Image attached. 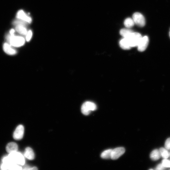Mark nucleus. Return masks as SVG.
I'll return each mask as SVG.
<instances>
[{"instance_id": "9", "label": "nucleus", "mask_w": 170, "mask_h": 170, "mask_svg": "<svg viewBox=\"0 0 170 170\" xmlns=\"http://www.w3.org/2000/svg\"><path fill=\"white\" fill-rule=\"evenodd\" d=\"M149 41L147 36L142 37L137 46L138 50L140 52L144 51L148 46Z\"/></svg>"}, {"instance_id": "25", "label": "nucleus", "mask_w": 170, "mask_h": 170, "mask_svg": "<svg viewBox=\"0 0 170 170\" xmlns=\"http://www.w3.org/2000/svg\"><path fill=\"white\" fill-rule=\"evenodd\" d=\"M37 168L36 167H30L29 170H37Z\"/></svg>"}, {"instance_id": "8", "label": "nucleus", "mask_w": 170, "mask_h": 170, "mask_svg": "<svg viewBox=\"0 0 170 170\" xmlns=\"http://www.w3.org/2000/svg\"><path fill=\"white\" fill-rule=\"evenodd\" d=\"M16 17L18 19L22 20L27 23H30L32 21L31 18L22 10H20L17 12Z\"/></svg>"}, {"instance_id": "10", "label": "nucleus", "mask_w": 170, "mask_h": 170, "mask_svg": "<svg viewBox=\"0 0 170 170\" xmlns=\"http://www.w3.org/2000/svg\"><path fill=\"white\" fill-rule=\"evenodd\" d=\"M4 51L7 54L14 55L17 53V51L8 42L4 43L3 45Z\"/></svg>"}, {"instance_id": "18", "label": "nucleus", "mask_w": 170, "mask_h": 170, "mask_svg": "<svg viewBox=\"0 0 170 170\" xmlns=\"http://www.w3.org/2000/svg\"><path fill=\"white\" fill-rule=\"evenodd\" d=\"M133 32L131 30L128 29H122L120 31V33L123 37H126Z\"/></svg>"}, {"instance_id": "19", "label": "nucleus", "mask_w": 170, "mask_h": 170, "mask_svg": "<svg viewBox=\"0 0 170 170\" xmlns=\"http://www.w3.org/2000/svg\"><path fill=\"white\" fill-rule=\"evenodd\" d=\"M159 151L161 156H162L164 159H167L169 156V153L166 149L161 148H160Z\"/></svg>"}, {"instance_id": "6", "label": "nucleus", "mask_w": 170, "mask_h": 170, "mask_svg": "<svg viewBox=\"0 0 170 170\" xmlns=\"http://www.w3.org/2000/svg\"><path fill=\"white\" fill-rule=\"evenodd\" d=\"M125 152V149L123 147H119L112 149L111 159L116 160L123 155Z\"/></svg>"}, {"instance_id": "16", "label": "nucleus", "mask_w": 170, "mask_h": 170, "mask_svg": "<svg viewBox=\"0 0 170 170\" xmlns=\"http://www.w3.org/2000/svg\"><path fill=\"white\" fill-rule=\"evenodd\" d=\"M112 150L111 149H109L103 151L100 155L101 157L105 159L111 158Z\"/></svg>"}, {"instance_id": "21", "label": "nucleus", "mask_w": 170, "mask_h": 170, "mask_svg": "<svg viewBox=\"0 0 170 170\" xmlns=\"http://www.w3.org/2000/svg\"><path fill=\"white\" fill-rule=\"evenodd\" d=\"M162 164L165 167H170V161L167 159L162 161Z\"/></svg>"}, {"instance_id": "20", "label": "nucleus", "mask_w": 170, "mask_h": 170, "mask_svg": "<svg viewBox=\"0 0 170 170\" xmlns=\"http://www.w3.org/2000/svg\"><path fill=\"white\" fill-rule=\"evenodd\" d=\"M32 36V32L31 30L28 31L26 35V40L27 42L29 41L31 39Z\"/></svg>"}, {"instance_id": "27", "label": "nucleus", "mask_w": 170, "mask_h": 170, "mask_svg": "<svg viewBox=\"0 0 170 170\" xmlns=\"http://www.w3.org/2000/svg\"></svg>"}, {"instance_id": "14", "label": "nucleus", "mask_w": 170, "mask_h": 170, "mask_svg": "<svg viewBox=\"0 0 170 170\" xmlns=\"http://www.w3.org/2000/svg\"><path fill=\"white\" fill-rule=\"evenodd\" d=\"M161 155L159 150L155 149L150 153V157L151 159L154 161L159 159L161 157Z\"/></svg>"}, {"instance_id": "1", "label": "nucleus", "mask_w": 170, "mask_h": 170, "mask_svg": "<svg viewBox=\"0 0 170 170\" xmlns=\"http://www.w3.org/2000/svg\"><path fill=\"white\" fill-rule=\"evenodd\" d=\"M6 39L12 47H19L23 46L25 42V38L19 36L12 35L10 34L6 36Z\"/></svg>"}, {"instance_id": "24", "label": "nucleus", "mask_w": 170, "mask_h": 170, "mask_svg": "<svg viewBox=\"0 0 170 170\" xmlns=\"http://www.w3.org/2000/svg\"><path fill=\"white\" fill-rule=\"evenodd\" d=\"M15 31V30L13 29H11L9 31V34L12 35H14Z\"/></svg>"}, {"instance_id": "22", "label": "nucleus", "mask_w": 170, "mask_h": 170, "mask_svg": "<svg viewBox=\"0 0 170 170\" xmlns=\"http://www.w3.org/2000/svg\"><path fill=\"white\" fill-rule=\"evenodd\" d=\"M165 146L167 150L170 149V138L167 139L165 142Z\"/></svg>"}, {"instance_id": "26", "label": "nucleus", "mask_w": 170, "mask_h": 170, "mask_svg": "<svg viewBox=\"0 0 170 170\" xmlns=\"http://www.w3.org/2000/svg\"><path fill=\"white\" fill-rule=\"evenodd\" d=\"M169 156H170V153H169Z\"/></svg>"}, {"instance_id": "4", "label": "nucleus", "mask_w": 170, "mask_h": 170, "mask_svg": "<svg viewBox=\"0 0 170 170\" xmlns=\"http://www.w3.org/2000/svg\"><path fill=\"white\" fill-rule=\"evenodd\" d=\"M97 106L95 104L90 101H86L82 105L81 108L82 112L84 115L89 114L91 111L96 110Z\"/></svg>"}, {"instance_id": "5", "label": "nucleus", "mask_w": 170, "mask_h": 170, "mask_svg": "<svg viewBox=\"0 0 170 170\" xmlns=\"http://www.w3.org/2000/svg\"><path fill=\"white\" fill-rule=\"evenodd\" d=\"M133 19L134 23L139 26L143 27L145 25V20L144 16L139 12H135L133 14Z\"/></svg>"}, {"instance_id": "11", "label": "nucleus", "mask_w": 170, "mask_h": 170, "mask_svg": "<svg viewBox=\"0 0 170 170\" xmlns=\"http://www.w3.org/2000/svg\"><path fill=\"white\" fill-rule=\"evenodd\" d=\"M6 150L9 153H12L17 151L18 149L17 144L15 143L11 142L8 143L6 146Z\"/></svg>"}, {"instance_id": "17", "label": "nucleus", "mask_w": 170, "mask_h": 170, "mask_svg": "<svg viewBox=\"0 0 170 170\" xmlns=\"http://www.w3.org/2000/svg\"><path fill=\"white\" fill-rule=\"evenodd\" d=\"M125 26L128 28H130L133 27L135 23L133 19L128 18L126 19L124 21Z\"/></svg>"}, {"instance_id": "2", "label": "nucleus", "mask_w": 170, "mask_h": 170, "mask_svg": "<svg viewBox=\"0 0 170 170\" xmlns=\"http://www.w3.org/2000/svg\"><path fill=\"white\" fill-rule=\"evenodd\" d=\"M142 37L141 35L139 33L133 32L127 37L124 38L127 39L131 48L137 46Z\"/></svg>"}, {"instance_id": "7", "label": "nucleus", "mask_w": 170, "mask_h": 170, "mask_svg": "<svg viewBox=\"0 0 170 170\" xmlns=\"http://www.w3.org/2000/svg\"><path fill=\"white\" fill-rule=\"evenodd\" d=\"M24 131L23 126L21 125H19L17 127L14 133L13 138L17 140L21 139L24 135Z\"/></svg>"}, {"instance_id": "23", "label": "nucleus", "mask_w": 170, "mask_h": 170, "mask_svg": "<svg viewBox=\"0 0 170 170\" xmlns=\"http://www.w3.org/2000/svg\"><path fill=\"white\" fill-rule=\"evenodd\" d=\"M165 167L164 166L162 163L159 164L156 167V170H163L165 168Z\"/></svg>"}, {"instance_id": "15", "label": "nucleus", "mask_w": 170, "mask_h": 170, "mask_svg": "<svg viewBox=\"0 0 170 170\" xmlns=\"http://www.w3.org/2000/svg\"><path fill=\"white\" fill-rule=\"evenodd\" d=\"M120 47L124 49H128L131 48L127 40L125 38H123L119 42Z\"/></svg>"}, {"instance_id": "3", "label": "nucleus", "mask_w": 170, "mask_h": 170, "mask_svg": "<svg viewBox=\"0 0 170 170\" xmlns=\"http://www.w3.org/2000/svg\"><path fill=\"white\" fill-rule=\"evenodd\" d=\"M8 156L13 163L21 165L25 164V158L21 153L16 151L9 153Z\"/></svg>"}, {"instance_id": "13", "label": "nucleus", "mask_w": 170, "mask_h": 170, "mask_svg": "<svg viewBox=\"0 0 170 170\" xmlns=\"http://www.w3.org/2000/svg\"><path fill=\"white\" fill-rule=\"evenodd\" d=\"M15 26V30L20 34L26 36L28 31L26 25L20 24Z\"/></svg>"}, {"instance_id": "12", "label": "nucleus", "mask_w": 170, "mask_h": 170, "mask_svg": "<svg viewBox=\"0 0 170 170\" xmlns=\"http://www.w3.org/2000/svg\"><path fill=\"white\" fill-rule=\"evenodd\" d=\"M24 156L30 160H33L35 157V154L32 149L30 147H27L25 149Z\"/></svg>"}]
</instances>
